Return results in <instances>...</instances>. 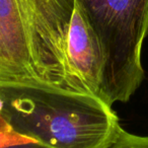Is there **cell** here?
Wrapping results in <instances>:
<instances>
[{"mask_svg":"<svg viewBox=\"0 0 148 148\" xmlns=\"http://www.w3.org/2000/svg\"><path fill=\"white\" fill-rule=\"evenodd\" d=\"M0 115L16 134L47 148H107L122 128L99 97L37 81L0 79Z\"/></svg>","mask_w":148,"mask_h":148,"instance_id":"1","label":"cell"},{"mask_svg":"<svg viewBox=\"0 0 148 148\" xmlns=\"http://www.w3.org/2000/svg\"><path fill=\"white\" fill-rule=\"evenodd\" d=\"M0 79L35 81L18 0H0Z\"/></svg>","mask_w":148,"mask_h":148,"instance_id":"4","label":"cell"},{"mask_svg":"<svg viewBox=\"0 0 148 148\" xmlns=\"http://www.w3.org/2000/svg\"><path fill=\"white\" fill-rule=\"evenodd\" d=\"M31 141L32 140L23 138L15 133L10 128V126L6 123V121L3 119L2 116L0 115V148L16 145V144L27 143V142Z\"/></svg>","mask_w":148,"mask_h":148,"instance_id":"6","label":"cell"},{"mask_svg":"<svg viewBox=\"0 0 148 148\" xmlns=\"http://www.w3.org/2000/svg\"><path fill=\"white\" fill-rule=\"evenodd\" d=\"M2 148H47V147L37 143V142L31 141V142H27V143L16 144V145H11V146H7V147H2Z\"/></svg>","mask_w":148,"mask_h":148,"instance_id":"7","label":"cell"},{"mask_svg":"<svg viewBox=\"0 0 148 148\" xmlns=\"http://www.w3.org/2000/svg\"><path fill=\"white\" fill-rule=\"evenodd\" d=\"M35 81L72 91L67 39L76 0H18Z\"/></svg>","mask_w":148,"mask_h":148,"instance_id":"3","label":"cell"},{"mask_svg":"<svg viewBox=\"0 0 148 148\" xmlns=\"http://www.w3.org/2000/svg\"><path fill=\"white\" fill-rule=\"evenodd\" d=\"M103 58L99 97L126 103L144 78L141 50L148 33V0H76Z\"/></svg>","mask_w":148,"mask_h":148,"instance_id":"2","label":"cell"},{"mask_svg":"<svg viewBox=\"0 0 148 148\" xmlns=\"http://www.w3.org/2000/svg\"><path fill=\"white\" fill-rule=\"evenodd\" d=\"M107 148H148V137L134 135L121 128L115 140Z\"/></svg>","mask_w":148,"mask_h":148,"instance_id":"5","label":"cell"}]
</instances>
